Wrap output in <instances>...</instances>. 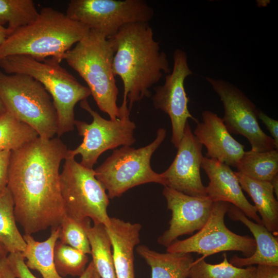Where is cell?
I'll return each instance as SVG.
<instances>
[{
  "instance_id": "8",
  "label": "cell",
  "mask_w": 278,
  "mask_h": 278,
  "mask_svg": "<svg viewBox=\"0 0 278 278\" xmlns=\"http://www.w3.org/2000/svg\"><path fill=\"white\" fill-rule=\"evenodd\" d=\"M64 160L60 185L65 215L78 221L90 219L94 224L108 227L109 198L95 170L82 166L74 157H66Z\"/></svg>"
},
{
  "instance_id": "1",
  "label": "cell",
  "mask_w": 278,
  "mask_h": 278,
  "mask_svg": "<svg viewBox=\"0 0 278 278\" xmlns=\"http://www.w3.org/2000/svg\"><path fill=\"white\" fill-rule=\"evenodd\" d=\"M68 150L58 137L39 136L11 151L7 187L25 234L57 228L65 216L59 168Z\"/></svg>"
},
{
  "instance_id": "27",
  "label": "cell",
  "mask_w": 278,
  "mask_h": 278,
  "mask_svg": "<svg viewBox=\"0 0 278 278\" xmlns=\"http://www.w3.org/2000/svg\"><path fill=\"white\" fill-rule=\"evenodd\" d=\"M219 264L206 263L204 258L194 260L189 271V278H254L256 267H238L230 263L225 253Z\"/></svg>"
},
{
  "instance_id": "18",
  "label": "cell",
  "mask_w": 278,
  "mask_h": 278,
  "mask_svg": "<svg viewBox=\"0 0 278 278\" xmlns=\"http://www.w3.org/2000/svg\"><path fill=\"white\" fill-rule=\"evenodd\" d=\"M105 228L111 243L116 277L135 278L133 251L140 242L142 225L112 217Z\"/></svg>"
},
{
  "instance_id": "37",
  "label": "cell",
  "mask_w": 278,
  "mask_h": 278,
  "mask_svg": "<svg viewBox=\"0 0 278 278\" xmlns=\"http://www.w3.org/2000/svg\"><path fill=\"white\" fill-rule=\"evenodd\" d=\"M9 36L7 28L0 24V46Z\"/></svg>"
},
{
  "instance_id": "34",
  "label": "cell",
  "mask_w": 278,
  "mask_h": 278,
  "mask_svg": "<svg viewBox=\"0 0 278 278\" xmlns=\"http://www.w3.org/2000/svg\"><path fill=\"white\" fill-rule=\"evenodd\" d=\"M254 278H278V266L258 265Z\"/></svg>"
},
{
  "instance_id": "23",
  "label": "cell",
  "mask_w": 278,
  "mask_h": 278,
  "mask_svg": "<svg viewBox=\"0 0 278 278\" xmlns=\"http://www.w3.org/2000/svg\"><path fill=\"white\" fill-rule=\"evenodd\" d=\"M236 168L238 172L250 178L271 182L278 174V150L245 151Z\"/></svg>"
},
{
  "instance_id": "7",
  "label": "cell",
  "mask_w": 278,
  "mask_h": 278,
  "mask_svg": "<svg viewBox=\"0 0 278 278\" xmlns=\"http://www.w3.org/2000/svg\"><path fill=\"white\" fill-rule=\"evenodd\" d=\"M166 136V129L160 128L154 141L148 145L137 149L129 146L116 149L94 170L95 177L107 191L109 199L119 197L142 184L155 183L165 186L161 173L152 169L150 161Z\"/></svg>"
},
{
  "instance_id": "42",
  "label": "cell",
  "mask_w": 278,
  "mask_h": 278,
  "mask_svg": "<svg viewBox=\"0 0 278 278\" xmlns=\"http://www.w3.org/2000/svg\"><path fill=\"white\" fill-rule=\"evenodd\" d=\"M0 278H4V277L0 274Z\"/></svg>"
},
{
  "instance_id": "13",
  "label": "cell",
  "mask_w": 278,
  "mask_h": 278,
  "mask_svg": "<svg viewBox=\"0 0 278 278\" xmlns=\"http://www.w3.org/2000/svg\"><path fill=\"white\" fill-rule=\"evenodd\" d=\"M173 60L172 72L166 76L163 85L154 88L152 100L156 109L169 116L172 130L171 142L177 148L187 119L190 118L196 123L198 119L190 114L187 106L189 98L185 90L184 82L193 73L188 66L186 53L182 49H176Z\"/></svg>"
},
{
  "instance_id": "6",
  "label": "cell",
  "mask_w": 278,
  "mask_h": 278,
  "mask_svg": "<svg viewBox=\"0 0 278 278\" xmlns=\"http://www.w3.org/2000/svg\"><path fill=\"white\" fill-rule=\"evenodd\" d=\"M0 97L7 111L35 130L44 139L58 131V117L52 98L43 85L23 74L0 71Z\"/></svg>"
},
{
  "instance_id": "30",
  "label": "cell",
  "mask_w": 278,
  "mask_h": 278,
  "mask_svg": "<svg viewBox=\"0 0 278 278\" xmlns=\"http://www.w3.org/2000/svg\"><path fill=\"white\" fill-rule=\"evenodd\" d=\"M91 219L78 221L64 216L59 225V238L63 244L76 249L86 254H91L88 237V229L91 225Z\"/></svg>"
},
{
  "instance_id": "11",
  "label": "cell",
  "mask_w": 278,
  "mask_h": 278,
  "mask_svg": "<svg viewBox=\"0 0 278 278\" xmlns=\"http://www.w3.org/2000/svg\"><path fill=\"white\" fill-rule=\"evenodd\" d=\"M230 205L225 202H214L204 225L190 237L175 240L167 247L166 252L197 253L203 258L230 251H240L247 257L252 255L256 248L254 239L234 233L224 223V216Z\"/></svg>"
},
{
  "instance_id": "12",
  "label": "cell",
  "mask_w": 278,
  "mask_h": 278,
  "mask_svg": "<svg viewBox=\"0 0 278 278\" xmlns=\"http://www.w3.org/2000/svg\"><path fill=\"white\" fill-rule=\"evenodd\" d=\"M206 80L219 96L224 108L222 120L230 133L245 137L251 150L264 152L276 149L272 137L266 134L258 121L259 110L238 88L222 79L208 77Z\"/></svg>"
},
{
  "instance_id": "39",
  "label": "cell",
  "mask_w": 278,
  "mask_h": 278,
  "mask_svg": "<svg viewBox=\"0 0 278 278\" xmlns=\"http://www.w3.org/2000/svg\"><path fill=\"white\" fill-rule=\"evenodd\" d=\"M8 253L5 247L0 242V258L6 257Z\"/></svg>"
},
{
  "instance_id": "31",
  "label": "cell",
  "mask_w": 278,
  "mask_h": 278,
  "mask_svg": "<svg viewBox=\"0 0 278 278\" xmlns=\"http://www.w3.org/2000/svg\"><path fill=\"white\" fill-rule=\"evenodd\" d=\"M6 260L16 278H37L26 266L21 252L9 253Z\"/></svg>"
},
{
  "instance_id": "33",
  "label": "cell",
  "mask_w": 278,
  "mask_h": 278,
  "mask_svg": "<svg viewBox=\"0 0 278 278\" xmlns=\"http://www.w3.org/2000/svg\"><path fill=\"white\" fill-rule=\"evenodd\" d=\"M259 118L265 125L273 140L276 148L278 149V121L274 119L261 111L258 113Z\"/></svg>"
},
{
  "instance_id": "3",
  "label": "cell",
  "mask_w": 278,
  "mask_h": 278,
  "mask_svg": "<svg viewBox=\"0 0 278 278\" xmlns=\"http://www.w3.org/2000/svg\"><path fill=\"white\" fill-rule=\"evenodd\" d=\"M89 29L50 7H44L36 19L8 37L0 46V59L25 55L39 61L49 58L60 63L66 52Z\"/></svg>"
},
{
  "instance_id": "26",
  "label": "cell",
  "mask_w": 278,
  "mask_h": 278,
  "mask_svg": "<svg viewBox=\"0 0 278 278\" xmlns=\"http://www.w3.org/2000/svg\"><path fill=\"white\" fill-rule=\"evenodd\" d=\"M38 137L35 130L9 112L0 117V151L16 150Z\"/></svg>"
},
{
  "instance_id": "25",
  "label": "cell",
  "mask_w": 278,
  "mask_h": 278,
  "mask_svg": "<svg viewBox=\"0 0 278 278\" xmlns=\"http://www.w3.org/2000/svg\"><path fill=\"white\" fill-rule=\"evenodd\" d=\"M16 221L12 196L7 187L0 194V242L9 253H22L26 248V242Z\"/></svg>"
},
{
  "instance_id": "5",
  "label": "cell",
  "mask_w": 278,
  "mask_h": 278,
  "mask_svg": "<svg viewBox=\"0 0 278 278\" xmlns=\"http://www.w3.org/2000/svg\"><path fill=\"white\" fill-rule=\"evenodd\" d=\"M0 67L6 74L28 75L43 85L57 112L58 137L74 129L75 106L91 94L60 63L50 58L39 61L28 56L14 55L0 59Z\"/></svg>"
},
{
  "instance_id": "16",
  "label": "cell",
  "mask_w": 278,
  "mask_h": 278,
  "mask_svg": "<svg viewBox=\"0 0 278 278\" xmlns=\"http://www.w3.org/2000/svg\"><path fill=\"white\" fill-rule=\"evenodd\" d=\"M202 121L196 123L193 132L207 150L206 157L236 168L245 146L237 141L226 128L222 119L208 110L202 112Z\"/></svg>"
},
{
  "instance_id": "19",
  "label": "cell",
  "mask_w": 278,
  "mask_h": 278,
  "mask_svg": "<svg viewBox=\"0 0 278 278\" xmlns=\"http://www.w3.org/2000/svg\"><path fill=\"white\" fill-rule=\"evenodd\" d=\"M230 219L244 224L252 233L256 243L253 254L242 258L236 255L230 260L236 267H243L253 265L278 266V239L263 224L251 221L239 208L230 205L228 212Z\"/></svg>"
},
{
  "instance_id": "20",
  "label": "cell",
  "mask_w": 278,
  "mask_h": 278,
  "mask_svg": "<svg viewBox=\"0 0 278 278\" xmlns=\"http://www.w3.org/2000/svg\"><path fill=\"white\" fill-rule=\"evenodd\" d=\"M242 190L250 196L262 224L273 235L278 233V202L270 182L257 181L234 172Z\"/></svg>"
},
{
  "instance_id": "41",
  "label": "cell",
  "mask_w": 278,
  "mask_h": 278,
  "mask_svg": "<svg viewBox=\"0 0 278 278\" xmlns=\"http://www.w3.org/2000/svg\"><path fill=\"white\" fill-rule=\"evenodd\" d=\"M92 278H100L98 274L97 273V272L95 271L94 269V271L93 272Z\"/></svg>"
},
{
  "instance_id": "29",
  "label": "cell",
  "mask_w": 278,
  "mask_h": 278,
  "mask_svg": "<svg viewBox=\"0 0 278 278\" xmlns=\"http://www.w3.org/2000/svg\"><path fill=\"white\" fill-rule=\"evenodd\" d=\"M87 255L57 240L54 252L56 271L63 277L67 275L79 277L86 268V265L89 262Z\"/></svg>"
},
{
  "instance_id": "40",
  "label": "cell",
  "mask_w": 278,
  "mask_h": 278,
  "mask_svg": "<svg viewBox=\"0 0 278 278\" xmlns=\"http://www.w3.org/2000/svg\"><path fill=\"white\" fill-rule=\"evenodd\" d=\"M7 112L4 103L0 97V117Z\"/></svg>"
},
{
  "instance_id": "4",
  "label": "cell",
  "mask_w": 278,
  "mask_h": 278,
  "mask_svg": "<svg viewBox=\"0 0 278 278\" xmlns=\"http://www.w3.org/2000/svg\"><path fill=\"white\" fill-rule=\"evenodd\" d=\"M114 54L110 40L90 29L64 57L86 83L99 110L112 120L120 116L117 105L118 89L112 69Z\"/></svg>"
},
{
  "instance_id": "15",
  "label": "cell",
  "mask_w": 278,
  "mask_h": 278,
  "mask_svg": "<svg viewBox=\"0 0 278 278\" xmlns=\"http://www.w3.org/2000/svg\"><path fill=\"white\" fill-rule=\"evenodd\" d=\"M162 194L171 212L169 228L158 238L167 247L181 236L199 231L210 215L213 202L207 197H194L164 186Z\"/></svg>"
},
{
  "instance_id": "14",
  "label": "cell",
  "mask_w": 278,
  "mask_h": 278,
  "mask_svg": "<svg viewBox=\"0 0 278 278\" xmlns=\"http://www.w3.org/2000/svg\"><path fill=\"white\" fill-rule=\"evenodd\" d=\"M202 147L187 122L173 161L161 173L164 186L191 196H207L200 175Z\"/></svg>"
},
{
  "instance_id": "35",
  "label": "cell",
  "mask_w": 278,
  "mask_h": 278,
  "mask_svg": "<svg viewBox=\"0 0 278 278\" xmlns=\"http://www.w3.org/2000/svg\"><path fill=\"white\" fill-rule=\"evenodd\" d=\"M0 274L4 278H16L7 264L6 257L0 258Z\"/></svg>"
},
{
  "instance_id": "2",
  "label": "cell",
  "mask_w": 278,
  "mask_h": 278,
  "mask_svg": "<svg viewBox=\"0 0 278 278\" xmlns=\"http://www.w3.org/2000/svg\"><path fill=\"white\" fill-rule=\"evenodd\" d=\"M109 39L114 52L113 72L124 85L119 109L130 112L134 103L151 96L149 89L159 81L163 73H170L168 60L154 40L148 22L126 24Z\"/></svg>"
},
{
  "instance_id": "9",
  "label": "cell",
  "mask_w": 278,
  "mask_h": 278,
  "mask_svg": "<svg viewBox=\"0 0 278 278\" xmlns=\"http://www.w3.org/2000/svg\"><path fill=\"white\" fill-rule=\"evenodd\" d=\"M82 109L92 117L91 123L75 120L82 142L75 149L68 150L66 157H74L80 154L82 166L93 168L99 156L104 152L119 146L132 145L136 141L134 132L135 123L130 119V112L120 114L116 120L106 119L93 110L87 99L80 102Z\"/></svg>"
},
{
  "instance_id": "32",
  "label": "cell",
  "mask_w": 278,
  "mask_h": 278,
  "mask_svg": "<svg viewBox=\"0 0 278 278\" xmlns=\"http://www.w3.org/2000/svg\"><path fill=\"white\" fill-rule=\"evenodd\" d=\"M11 151H0V194L7 187Z\"/></svg>"
},
{
  "instance_id": "28",
  "label": "cell",
  "mask_w": 278,
  "mask_h": 278,
  "mask_svg": "<svg viewBox=\"0 0 278 278\" xmlns=\"http://www.w3.org/2000/svg\"><path fill=\"white\" fill-rule=\"evenodd\" d=\"M39 14L32 0H0V24H8L9 36L32 22Z\"/></svg>"
},
{
  "instance_id": "21",
  "label": "cell",
  "mask_w": 278,
  "mask_h": 278,
  "mask_svg": "<svg viewBox=\"0 0 278 278\" xmlns=\"http://www.w3.org/2000/svg\"><path fill=\"white\" fill-rule=\"evenodd\" d=\"M137 254L150 267L151 278H188L194 262L190 253H161L145 245L136 248Z\"/></svg>"
},
{
  "instance_id": "24",
  "label": "cell",
  "mask_w": 278,
  "mask_h": 278,
  "mask_svg": "<svg viewBox=\"0 0 278 278\" xmlns=\"http://www.w3.org/2000/svg\"><path fill=\"white\" fill-rule=\"evenodd\" d=\"M94 269L100 278H117L111 251V243L105 227L90 226L87 231Z\"/></svg>"
},
{
  "instance_id": "22",
  "label": "cell",
  "mask_w": 278,
  "mask_h": 278,
  "mask_svg": "<svg viewBox=\"0 0 278 278\" xmlns=\"http://www.w3.org/2000/svg\"><path fill=\"white\" fill-rule=\"evenodd\" d=\"M59 226L51 229L49 237L43 241H38L30 234H24L26 242L22 254L29 269L38 271L43 278H65L60 276L55 269L54 252L55 244L59 238Z\"/></svg>"
},
{
  "instance_id": "36",
  "label": "cell",
  "mask_w": 278,
  "mask_h": 278,
  "mask_svg": "<svg viewBox=\"0 0 278 278\" xmlns=\"http://www.w3.org/2000/svg\"><path fill=\"white\" fill-rule=\"evenodd\" d=\"M94 267L92 261L88 265L85 271L78 278H92Z\"/></svg>"
},
{
  "instance_id": "38",
  "label": "cell",
  "mask_w": 278,
  "mask_h": 278,
  "mask_svg": "<svg viewBox=\"0 0 278 278\" xmlns=\"http://www.w3.org/2000/svg\"><path fill=\"white\" fill-rule=\"evenodd\" d=\"M271 183L272 184L274 192L275 193L276 197L278 196V174L275 176L273 178L271 181Z\"/></svg>"
},
{
  "instance_id": "17",
  "label": "cell",
  "mask_w": 278,
  "mask_h": 278,
  "mask_svg": "<svg viewBox=\"0 0 278 278\" xmlns=\"http://www.w3.org/2000/svg\"><path fill=\"white\" fill-rule=\"evenodd\" d=\"M201 167L210 182L206 186L207 197L213 202H225L239 208L249 218L262 224L254 206L245 196L238 180L230 166L203 157Z\"/></svg>"
},
{
  "instance_id": "10",
  "label": "cell",
  "mask_w": 278,
  "mask_h": 278,
  "mask_svg": "<svg viewBox=\"0 0 278 278\" xmlns=\"http://www.w3.org/2000/svg\"><path fill=\"white\" fill-rule=\"evenodd\" d=\"M65 14L109 39L126 24L149 22L154 11L144 0H72Z\"/></svg>"
}]
</instances>
